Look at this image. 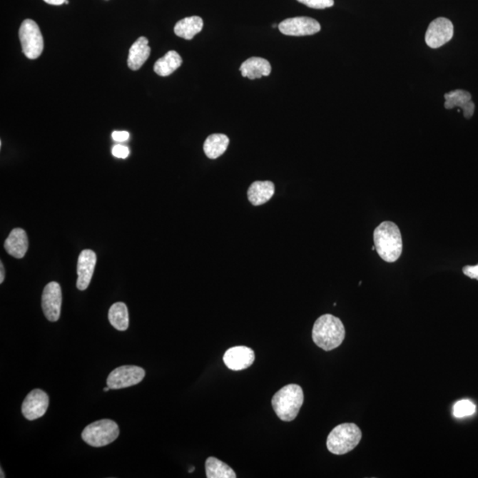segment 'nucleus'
Instances as JSON below:
<instances>
[{
    "instance_id": "obj_1",
    "label": "nucleus",
    "mask_w": 478,
    "mask_h": 478,
    "mask_svg": "<svg viewBox=\"0 0 478 478\" xmlns=\"http://www.w3.org/2000/svg\"><path fill=\"white\" fill-rule=\"evenodd\" d=\"M374 243L378 255L386 263H395L402 253V236L395 223H382L374 230Z\"/></svg>"
},
{
    "instance_id": "obj_2",
    "label": "nucleus",
    "mask_w": 478,
    "mask_h": 478,
    "mask_svg": "<svg viewBox=\"0 0 478 478\" xmlns=\"http://www.w3.org/2000/svg\"><path fill=\"white\" fill-rule=\"evenodd\" d=\"M345 330L340 318L332 315H323L316 320L312 328V341L325 351H332L343 343Z\"/></svg>"
},
{
    "instance_id": "obj_3",
    "label": "nucleus",
    "mask_w": 478,
    "mask_h": 478,
    "mask_svg": "<svg viewBox=\"0 0 478 478\" xmlns=\"http://www.w3.org/2000/svg\"><path fill=\"white\" fill-rule=\"evenodd\" d=\"M303 402V390L295 384L285 386L272 398V407L275 414L285 422H292L298 417Z\"/></svg>"
},
{
    "instance_id": "obj_4",
    "label": "nucleus",
    "mask_w": 478,
    "mask_h": 478,
    "mask_svg": "<svg viewBox=\"0 0 478 478\" xmlns=\"http://www.w3.org/2000/svg\"><path fill=\"white\" fill-rule=\"evenodd\" d=\"M362 430L355 424H342L335 427L327 439V448L330 453L343 455L358 446L362 439Z\"/></svg>"
},
{
    "instance_id": "obj_5",
    "label": "nucleus",
    "mask_w": 478,
    "mask_h": 478,
    "mask_svg": "<svg viewBox=\"0 0 478 478\" xmlns=\"http://www.w3.org/2000/svg\"><path fill=\"white\" fill-rule=\"evenodd\" d=\"M119 433V427L116 422L103 419L88 425L82 432V439L91 447H101L113 442L118 437Z\"/></svg>"
},
{
    "instance_id": "obj_6",
    "label": "nucleus",
    "mask_w": 478,
    "mask_h": 478,
    "mask_svg": "<svg viewBox=\"0 0 478 478\" xmlns=\"http://www.w3.org/2000/svg\"><path fill=\"white\" fill-rule=\"evenodd\" d=\"M19 36L25 56L29 60L40 57L44 50V39L36 21L25 20L21 25Z\"/></svg>"
},
{
    "instance_id": "obj_7",
    "label": "nucleus",
    "mask_w": 478,
    "mask_h": 478,
    "mask_svg": "<svg viewBox=\"0 0 478 478\" xmlns=\"http://www.w3.org/2000/svg\"><path fill=\"white\" fill-rule=\"evenodd\" d=\"M146 376V371L138 366H121L109 374L106 385L111 390L131 387L139 384Z\"/></svg>"
},
{
    "instance_id": "obj_8",
    "label": "nucleus",
    "mask_w": 478,
    "mask_h": 478,
    "mask_svg": "<svg viewBox=\"0 0 478 478\" xmlns=\"http://www.w3.org/2000/svg\"><path fill=\"white\" fill-rule=\"evenodd\" d=\"M454 36V24L447 18L439 17L429 24L425 42L432 49L446 45Z\"/></svg>"
},
{
    "instance_id": "obj_9",
    "label": "nucleus",
    "mask_w": 478,
    "mask_h": 478,
    "mask_svg": "<svg viewBox=\"0 0 478 478\" xmlns=\"http://www.w3.org/2000/svg\"><path fill=\"white\" fill-rule=\"evenodd\" d=\"M278 29L286 36H303L316 34L321 31V25L310 17H294L283 21Z\"/></svg>"
},
{
    "instance_id": "obj_10",
    "label": "nucleus",
    "mask_w": 478,
    "mask_h": 478,
    "mask_svg": "<svg viewBox=\"0 0 478 478\" xmlns=\"http://www.w3.org/2000/svg\"><path fill=\"white\" fill-rule=\"evenodd\" d=\"M62 294L61 285L51 282L44 289L42 308L44 314L50 322H56L61 316Z\"/></svg>"
},
{
    "instance_id": "obj_11",
    "label": "nucleus",
    "mask_w": 478,
    "mask_h": 478,
    "mask_svg": "<svg viewBox=\"0 0 478 478\" xmlns=\"http://www.w3.org/2000/svg\"><path fill=\"white\" fill-rule=\"evenodd\" d=\"M49 406V397L42 390L35 389L26 397L21 411L29 421L42 417Z\"/></svg>"
},
{
    "instance_id": "obj_12",
    "label": "nucleus",
    "mask_w": 478,
    "mask_h": 478,
    "mask_svg": "<svg viewBox=\"0 0 478 478\" xmlns=\"http://www.w3.org/2000/svg\"><path fill=\"white\" fill-rule=\"evenodd\" d=\"M255 360V352L248 347H234L225 352L223 355L224 364L228 369L234 371L248 369L253 365Z\"/></svg>"
},
{
    "instance_id": "obj_13",
    "label": "nucleus",
    "mask_w": 478,
    "mask_h": 478,
    "mask_svg": "<svg viewBox=\"0 0 478 478\" xmlns=\"http://www.w3.org/2000/svg\"><path fill=\"white\" fill-rule=\"evenodd\" d=\"M97 257L91 250H83L80 253L78 263H77V278L76 286L80 290H84L90 285L91 278L94 273Z\"/></svg>"
},
{
    "instance_id": "obj_14",
    "label": "nucleus",
    "mask_w": 478,
    "mask_h": 478,
    "mask_svg": "<svg viewBox=\"0 0 478 478\" xmlns=\"http://www.w3.org/2000/svg\"><path fill=\"white\" fill-rule=\"evenodd\" d=\"M444 108L453 109L459 108L463 110V116L466 119H470L475 113V103L472 101V96L469 91L463 90L452 91L444 96Z\"/></svg>"
},
{
    "instance_id": "obj_15",
    "label": "nucleus",
    "mask_w": 478,
    "mask_h": 478,
    "mask_svg": "<svg viewBox=\"0 0 478 478\" xmlns=\"http://www.w3.org/2000/svg\"><path fill=\"white\" fill-rule=\"evenodd\" d=\"M6 251L14 258H24L28 251L29 241L25 230L17 228L11 231L5 242Z\"/></svg>"
},
{
    "instance_id": "obj_16",
    "label": "nucleus",
    "mask_w": 478,
    "mask_h": 478,
    "mask_svg": "<svg viewBox=\"0 0 478 478\" xmlns=\"http://www.w3.org/2000/svg\"><path fill=\"white\" fill-rule=\"evenodd\" d=\"M150 54L151 48L148 39L145 38V36H141L131 46L130 51H128V68L131 71H138L145 64V62L148 60Z\"/></svg>"
},
{
    "instance_id": "obj_17",
    "label": "nucleus",
    "mask_w": 478,
    "mask_h": 478,
    "mask_svg": "<svg viewBox=\"0 0 478 478\" xmlns=\"http://www.w3.org/2000/svg\"><path fill=\"white\" fill-rule=\"evenodd\" d=\"M239 71L242 73L243 76L255 80L270 76L271 65L263 58L252 57L243 62Z\"/></svg>"
},
{
    "instance_id": "obj_18",
    "label": "nucleus",
    "mask_w": 478,
    "mask_h": 478,
    "mask_svg": "<svg viewBox=\"0 0 478 478\" xmlns=\"http://www.w3.org/2000/svg\"><path fill=\"white\" fill-rule=\"evenodd\" d=\"M275 194L274 183L270 181L253 183L248 191V200L253 205H260L270 201Z\"/></svg>"
},
{
    "instance_id": "obj_19",
    "label": "nucleus",
    "mask_w": 478,
    "mask_h": 478,
    "mask_svg": "<svg viewBox=\"0 0 478 478\" xmlns=\"http://www.w3.org/2000/svg\"><path fill=\"white\" fill-rule=\"evenodd\" d=\"M203 20L198 16L186 17L176 24L174 31L176 36L190 40L203 29Z\"/></svg>"
},
{
    "instance_id": "obj_20",
    "label": "nucleus",
    "mask_w": 478,
    "mask_h": 478,
    "mask_svg": "<svg viewBox=\"0 0 478 478\" xmlns=\"http://www.w3.org/2000/svg\"><path fill=\"white\" fill-rule=\"evenodd\" d=\"M183 60L175 51H169L165 56L159 59L154 64V72L161 76H168L181 67Z\"/></svg>"
},
{
    "instance_id": "obj_21",
    "label": "nucleus",
    "mask_w": 478,
    "mask_h": 478,
    "mask_svg": "<svg viewBox=\"0 0 478 478\" xmlns=\"http://www.w3.org/2000/svg\"><path fill=\"white\" fill-rule=\"evenodd\" d=\"M230 139L224 134L209 136L204 143V152L209 159L215 160L222 156L229 146Z\"/></svg>"
},
{
    "instance_id": "obj_22",
    "label": "nucleus",
    "mask_w": 478,
    "mask_h": 478,
    "mask_svg": "<svg viewBox=\"0 0 478 478\" xmlns=\"http://www.w3.org/2000/svg\"><path fill=\"white\" fill-rule=\"evenodd\" d=\"M205 474L208 478H236L234 470L226 463L215 457H209L205 462Z\"/></svg>"
},
{
    "instance_id": "obj_23",
    "label": "nucleus",
    "mask_w": 478,
    "mask_h": 478,
    "mask_svg": "<svg viewBox=\"0 0 478 478\" xmlns=\"http://www.w3.org/2000/svg\"><path fill=\"white\" fill-rule=\"evenodd\" d=\"M108 319L113 328L124 332L128 328V312L126 305L117 302L110 307Z\"/></svg>"
},
{
    "instance_id": "obj_24",
    "label": "nucleus",
    "mask_w": 478,
    "mask_h": 478,
    "mask_svg": "<svg viewBox=\"0 0 478 478\" xmlns=\"http://www.w3.org/2000/svg\"><path fill=\"white\" fill-rule=\"evenodd\" d=\"M476 405L469 400H459L454 406L453 414L456 418L469 417L475 414Z\"/></svg>"
},
{
    "instance_id": "obj_25",
    "label": "nucleus",
    "mask_w": 478,
    "mask_h": 478,
    "mask_svg": "<svg viewBox=\"0 0 478 478\" xmlns=\"http://www.w3.org/2000/svg\"><path fill=\"white\" fill-rule=\"evenodd\" d=\"M312 9H325L334 6V0H297Z\"/></svg>"
},
{
    "instance_id": "obj_26",
    "label": "nucleus",
    "mask_w": 478,
    "mask_h": 478,
    "mask_svg": "<svg viewBox=\"0 0 478 478\" xmlns=\"http://www.w3.org/2000/svg\"><path fill=\"white\" fill-rule=\"evenodd\" d=\"M130 149L123 145H117L113 147V156L119 158V159H126L130 156Z\"/></svg>"
},
{
    "instance_id": "obj_27",
    "label": "nucleus",
    "mask_w": 478,
    "mask_h": 478,
    "mask_svg": "<svg viewBox=\"0 0 478 478\" xmlns=\"http://www.w3.org/2000/svg\"><path fill=\"white\" fill-rule=\"evenodd\" d=\"M462 271L467 277L478 280V264L475 266H465Z\"/></svg>"
},
{
    "instance_id": "obj_28",
    "label": "nucleus",
    "mask_w": 478,
    "mask_h": 478,
    "mask_svg": "<svg viewBox=\"0 0 478 478\" xmlns=\"http://www.w3.org/2000/svg\"><path fill=\"white\" fill-rule=\"evenodd\" d=\"M112 138L116 142H125L130 138V133L128 131H113Z\"/></svg>"
},
{
    "instance_id": "obj_29",
    "label": "nucleus",
    "mask_w": 478,
    "mask_h": 478,
    "mask_svg": "<svg viewBox=\"0 0 478 478\" xmlns=\"http://www.w3.org/2000/svg\"><path fill=\"white\" fill-rule=\"evenodd\" d=\"M44 1L49 4V5L61 6L66 2V0H44Z\"/></svg>"
},
{
    "instance_id": "obj_30",
    "label": "nucleus",
    "mask_w": 478,
    "mask_h": 478,
    "mask_svg": "<svg viewBox=\"0 0 478 478\" xmlns=\"http://www.w3.org/2000/svg\"><path fill=\"white\" fill-rule=\"evenodd\" d=\"M4 279H5V270H4V265L1 263H0V284H2Z\"/></svg>"
},
{
    "instance_id": "obj_31",
    "label": "nucleus",
    "mask_w": 478,
    "mask_h": 478,
    "mask_svg": "<svg viewBox=\"0 0 478 478\" xmlns=\"http://www.w3.org/2000/svg\"><path fill=\"white\" fill-rule=\"evenodd\" d=\"M194 469H194V467H191V469L189 470V472H190V473L193 472H194Z\"/></svg>"
},
{
    "instance_id": "obj_32",
    "label": "nucleus",
    "mask_w": 478,
    "mask_h": 478,
    "mask_svg": "<svg viewBox=\"0 0 478 478\" xmlns=\"http://www.w3.org/2000/svg\"><path fill=\"white\" fill-rule=\"evenodd\" d=\"M1 469V476L0 477H1V478L5 477V474L3 473V469Z\"/></svg>"
},
{
    "instance_id": "obj_33",
    "label": "nucleus",
    "mask_w": 478,
    "mask_h": 478,
    "mask_svg": "<svg viewBox=\"0 0 478 478\" xmlns=\"http://www.w3.org/2000/svg\"><path fill=\"white\" fill-rule=\"evenodd\" d=\"M109 390H110V388H109L108 386V387H106V388L104 389V392H108Z\"/></svg>"
}]
</instances>
